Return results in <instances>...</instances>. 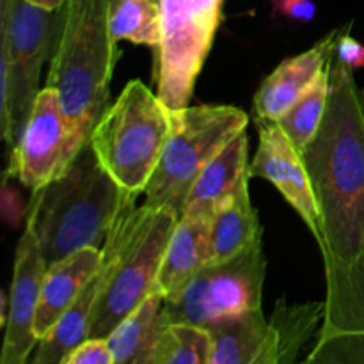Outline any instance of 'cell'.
<instances>
[{"instance_id":"obj_9","label":"cell","mask_w":364,"mask_h":364,"mask_svg":"<svg viewBox=\"0 0 364 364\" xmlns=\"http://www.w3.org/2000/svg\"><path fill=\"white\" fill-rule=\"evenodd\" d=\"M265 256L262 242L230 262L208 265L173 301H164L167 322L208 329L262 308Z\"/></svg>"},{"instance_id":"obj_14","label":"cell","mask_w":364,"mask_h":364,"mask_svg":"<svg viewBox=\"0 0 364 364\" xmlns=\"http://www.w3.org/2000/svg\"><path fill=\"white\" fill-rule=\"evenodd\" d=\"M102 249L85 247L46 269L39 294L34 333L41 340L57 320L77 302L82 291L102 269Z\"/></svg>"},{"instance_id":"obj_24","label":"cell","mask_w":364,"mask_h":364,"mask_svg":"<svg viewBox=\"0 0 364 364\" xmlns=\"http://www.w3.org/2000/svg\"><path fill=\"white\" fill-rule=\"evenodd\" d=\"M350 27L338 28L336 43H334V57L352 71L364 68V45L350 36Z\"/></svg>"},{"instance_id":"obj_5","label":"cell","mask_w":364,"mask_h":364,"mask_svg":"<svg viewBox=\"0 0 364 364\" xmlns=\"http://www.w3.org/2000/svg\"><path fill=\"white\" fill-rule=\"evenodd\" d=\"M171 128L169 107L141 80H132L103 112L89 142L110 178L139 196L155 174Z\"/></svg>"},{"instance_id":"obj_22","label":"cell","mask_w":364,"mask_h":364,"mask_svg":"<svg viewBox=\"0 0 364 364\" xmlns=\"http://www.w3.org/2000/svg\"><path fill=\"white\" fill-rule=\"evenodd\" d=\"M333 59V57H331ZM331 89V60L308 91L276 121L299 151L306 149L318 134L327 110Z\"/></svg>"},{"instance_id":"obj_3","label":"cell","mask_w":364,"mask_h":364,"mask_svg":"<svg viewBox=\"0 0 364 364\" xmlns=\"http://www.w3.org/2000/svg\"><path fill=\"white\" fill-rule=\"evenodd\" d=\"M135 199L110 178L87 142L64 174L32 192L28 203L27 219L46 269L80 249H103L117 217Z\"/></svg>"},{"instance_id":"obj_21","label":"cell","mask_w":364,"mask_h":364,"mask_svg":"<svg viewBox=\"0 0 364 364\" xmlns=\"http://www.w3.org/2000/svg\"><path fill=\"white\" fill-rule=\"evenodd\" d=\"M109 25L116 43L130 41L159 52L162 41L160 0H112Z\"/></svg>"},{"instance_id":"obj_18","label":"cell","mask_w":364,"mask_h":364,"mask_svg":"<svg viewBox=\"0 0 364 364\" xmlns=\"http://www.w3.org/2000/svg\"><path fill=\"white\" fill-rule=\"evenodd\" d=\"M249 174L212 217V263L230 262L262 242L258 213L249 196Z\"/></svg>"},{"instance_id":"obj_10","label":"cell","mask_w":364,"mask_h":364,"mask_svg":"<svg viewBox=\"0 0 364 364\" xmlns=\"http://www.w3.org/2000/svg\"><path fill=\"white\" fill-rule=\"evenodd\" d=\"M71 162L70 134L59 95L45 85L11 151L7 174L16 176L28 191L38 192L64 174Z\"/></svg>"},{"instance_id":"obj_19","label":"cell","mask_w":364,"mask_h":364,"mask_svg":"<svg viewBox=\"0 0 364 364\" xmlns=\"http://www.w3.org/2000/svg\"><path fill=\"white\" fill-rule=\"evenodd\" d=\"M100 272L85 287L73 306L39 340L38 350L28 364H64L80 345L89 340L91 316L100 288Z\"/></svg>"},{"instance_id":"obj_26","label":"cell","mask_w":364,"mask_h":364,"mask_svg":"<svg viewBox=\"0 0 364 364\" xmlns=\"http://www.w3.org/2000/svg\"><path fill=\"white\" fill-rule=\"evenodd\" d=\"M274 14L288 18L295 23H308L316 16V4L313 0H270Z\"/></svg>"},{"instance_id":"obj_15","label":"cell","mask_w":364,"mask_h":364,"mask_svg":"<svg viewBox=\"0 0 364 364\" xmlns=\"http://www.w3.org/2000/svg\"><path fill=\"white\" fill-rule=\"evenodd\" d=\"M212 220L203 217H181L167 245L156 294L164 301H173L183 288L212 263Z\"/></svg>"},{"instance_id":"obj_2","label":"cell","mask_w":364,"mask_h":364,"mask_svg":"<svg viewBox=\"0 0 364 364\" xmlns=\"http://www.w3.org/2000/svg\"><path fill=\"white\" fill-rule=\"evenodd\" d=\"M112 0H66L50 59L46 87L55 89L66 117L71 159L109 109L117 48L110 34Z\"/></svg>"},{"instance_id":"obj_12","label":"cell","mask_w":364,"mask_h":364,"mask_svg":"<svg viewBox=\"0 0 364 364\" xmlns=\"http://www.w3.org/2000/svg\"><path fill=\"white\" fill-rule=\"evenodd\" d=\"M249 176L270 181L299 213L318 244L320 215L308 169L301 151L276 121L259 123V144L255 160L249 164Z\"/></svg>"},{"instance_id":"obj_23","label":"cell","mask_w":364,"mask_h":364,"mask_svg":"<svg viewBox=\"0 0 364 364\" xmlns=\"http://www.w3.org/2000/svg\"><path fill=\"white\" fill-rule=\"evenodd\" d=\"M212 338L208 329L185 323L167 327L156 364H210Z\"/></svg>"},{"instance_id":"obj_1","label":"cell","mask_w":364,"mask_h":364,"mask_svg":"<svg viewBox=\"0 0 364 364\" xmlns=\"http://www.w3.org/2000/svg\"><path fill=\"white\" fill-rule=\"evenodd\" d=\"M301 155L320 215L329 316L364 301V89L334 53L326 116Z\"/></svg>"},{"instance_id":"obj_6","label":"cell","mask_w":364,"mask_h":364,"mask_svg":"<svg viewBox=\"0 0 364 364\" xmlns=\"http://www.w3.org/2000/svg\"><path fill=\"white\" fill-rule=\"evenodd\" d=\"M60 7L28 0H0V128L13 151L32 112L43 64L52 59Z\"/></svg>"},{"instance_id":"obj_17","label":"cell","mask_w":364,"mask_h":364,"mask_svg":"<svg viewBox=\"0 0 364 364\" xmlns=\"http://www.w3.org/2000/svg\"><path fill=\"white\" fill-rule=\"evenodd\" d=\"M169 326L164 297L151 294L105 340L114 364H156Z\"/></svg>"},{"instance_id":"obj_27","label":"cell","mask_w":364,"mask_h":364,"mask_svg":"<svg viewBox=\"0 0 364 364\" xmlns=\"http://www.w3.org/2000/svg\"><path fill=\"white\" fill-rule=\"evenodd\" d=\"M28 2L36 4V6L39 7H45V9L48 11H55L59 9V7H63L64 4H66V0H28Z\"/></svg>"},{"instance_id":"obj_7","label":"cell","mask_w":364,"mask_h":364,"mask_svg":"<svg viewBox=\"0 0 364 364\" xmlns=\"http://www.w3.org/2000/svg\"><path fill=\"white\" fill-rule=\"evenodd\" d=\"M171 135L144 191V205L181 219L199 174L228 142L245 132L249 117L233 105L185 107L171 110Z\"/></svg>"},{"instance_id":"obj_11","label":"cell","mask_w":364,"mask_h":364,"mask_svg":"<svg viewBox=\"0 0 364 364\" xmlns=\"http://www.w3.org/2000/svg\"><path fill=\"white\" fill-rule=\"evenodd\" d=\"M45 272L46 263L43 259L41 247L34 226L27 219V226L16 245L13 283L4 320L6 334L0 364H28V355L39 343L34 326Z\"/></svg>"},{"instance_id":"obj_4","label":"cell","mask_w":364,"mask_h":364,"mask_svg":"<svg viewBox=\"0 0 364 364\" xmlns=\"http://www.w3.org/2000/svg\"><path fill=\"white\" fill-rule=\"evenodd\" d=\"M178 220L167 210L135 203L117 217L102 249V279L89 340H107L149 295L156 294L160 267Z\"/></svg>"},{"instance_id":"obj_20","label":"cell","mask_w":364,"mask_h":364,"mask_svg":"<svg viewBox=\"0 0 364 364\" xmlns=\"http://www.w3.org/2000/svg\"><path fill=\"white\" fill-rule=\"evenodd\" d=\"M301 364H364V309L338 323L320 326Z\"/></svg>"},{"instance_id":"obj_25","label":"cell","mask_w":364,"mask_h":364,"mask_svg":"<svg viewBox=\"0 0 364 364\" xmlns=\"http://www.w3.org/2000/svg\"><path fill=\"white\" fill-rule=\"evenodd\" d=\"M64 364H114V361L105 340H87Z\"/></svg>"},{"instance_id":"obj_13","label":"cell","mask_w":364,"mask_h":364,"mask_svg":"<svg viewBox=\"0 0 364 364\" xmlns=\"http://www.w3.org/2000/svg\"><path fill=\"white\" fill-rule=\"evenodd\" d=\"M338 28L299 55L284 59L263 80L255 95V116L258 123L277 121L318 78L334 53Z\"/></svg>"},{"instance_id":"obj_16","label":"cell","mask_w":364,"mask_h":364,"mask_svg":"<svg viewBox=\"0 0 364 364\" xmlns=\"http://www.w3.org/2000/svg\"><path fill=\"white\" fill-rule=\"evenodd\" d=\"M247 153V135L242 132L228 142L199 174L188 194L183 215L212 220L217 210L233 196L240 181L249 174Z\"/></svg>"},{"instance_id":"obj_8","label":"cell","mask_w":364,"mask_h":364,"mask_svg":"<svg viewBox=\"0 0 364 364\" xmlns=\"http://www.w3.org/2000/svg\"><path fill=\"white\" fill-rule=\"evenodd\" d=\"M224 0H160L162 41L156 95L171 110L188 107L196 80L223 20Z\"/></svg>"}]
</instances>
